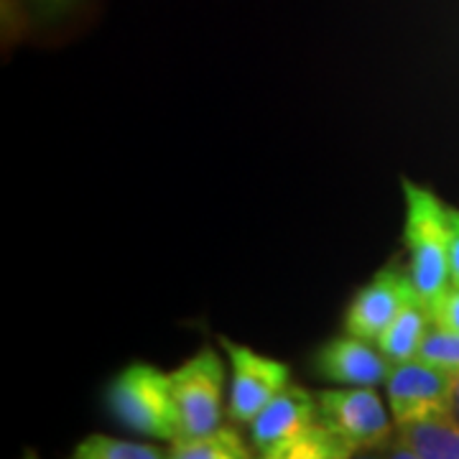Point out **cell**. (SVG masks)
<instances>
[{
  "label": "cell",
  "mask_w": 459,
  "mask_h": 459,
  "mask_svg": "<svg viewBox=\"0 0 459 459\" xmlns=\"http://www.w3.org/2000/svg\"><path fill=\"white\" fill-rule=\"evenodd\" d=\"M406 199V225H403V246L409 250V273L419 296L437 301L452 286L449 276V240L452 222L449 207L427 186L403 179Z\"/></svg>",
  "instance_id": "6da1fadb"
},
{
  "label": "cell",
  "mask_w": 459,
  "mask_h": 459,
  "mask_svg": "<svg viewBox=\"0 0 459 459\" xmlns=\"http://www.w3.org/2000/svg\"><path fill=\"white\" fill-rule=\"evenodd\" d=\"M105 406L115 421L133 434L159 442H177L181 434L179 409L171 373L148 362L126 365L105 388Z\"/></svg>",
  "instance_id": "7a4b0ae2"
},
{
  "label": "cell",
  "mask_w": 459,
  "mask_h": 459,
  "mask_svg": "<svg viewBox=\"0 0 459 459\" xmlns=\"http://www.w3.org/2000/svg\"><path fill=\"white\" fill-rule=\"evenodd\" d=\"M225 377V362L212 347H202L197 355L181 362L171 373L174 398L179 409V439H199L222 427L228 413Z\"/></svg>",
  "instance_id": "3957f363"
},
{
  "label": "cell",
  "mask_w": 459,
  "mask_h": 459,
  "mask_svg": "<svg viewBox=\"0 0 459 459\" xmlns=\"http://www.w3.org/2000/svg\"><path fill=\"white\" fill-rule=\"evenodd\" d=\"M319 421L334 431L352 452L385 449L395 439L391 409L376 388H329L316 394Z\"/></svg>",
  "instance_id": "277c9868"
},
{
  "label": "cell",
  "mask_w": 459,
  "mask_h": 459,
  "mask_svg": "<svg viewBox=\"0 0 459 459\" xmlns=\"http://www.w3.org/2000/svg\"><path fill=\"white\" fill-rule=\"evenodd\" d=\"M220 344L230 360L228 419L232 424L250 427L276 395L291 383V368L286 362L261 355L246 344L220 337Z\"/></svg>",
  "instance_id": "5b68a950"
},
{
  "label": "cell",
  "mask_w": 459,
  "mask_h": 459,
  "mask_svg": "<svg viewBox=\"0 0 459 459\" xmlns=\"http://www.w3.org/2000/svg\"><path fill=\"white\" fill-rule=\"evenodd\" d=\"M457 376L429 362L409 360L394 365L385 380V398L395 429L449 416L455 411Z\"/></svg>",
  "instance_id": "8992f818"
},
{
  "label": "cell",
  "mask_w": 459,
  "mask_h": 459,
  "mask_svg": "<svg viewBox=\"0 0 459 459\" xmlns=\"http://www.w3.org/2000/svg\"><path fill=\"white\" fill-rule=\"evenodd\" d=\"M416 294L419 291L411 281L409 268H403L401 263H391V265L380 268L347 304L342 316V332L360 337L365 342L377 344L380 334L394 322L395 314L401 312L403 304Z\"/></svg>",
  "instance_id": "52a82bcc"
},
{
  "label": "cell",
  "mask_w": 459,
  "mask_h": 459,
  "mask_svg": "<svg viewBox=\"0 0 459 459\" xmlns=\"http://www.w3.org/2000/svg\"><path fill=\"white\" fill-rule=\"evenodd\" d=\"M394 362L380 347L352 334H337L316 347L312 370L319 380L344 388H377L391 376Z\"/></svg>",
  "instance_id": "ba28073f"
},
{
  "label": "cell",
  "mask_w": 459,
  "mask_h": 459,
  "mask_svg": "<svg viewBox=\"0 0 459 459\" xmlns=\"http://www.w3.org/2000/svg\"><path fill=\"white\" fill-rule=\"evenodd\" d=\"M319 424V401L304 385L289 383L250 424V444L261 455Z\"/></svg>",
  "instance_id": "9c48e42d"
},
{
  "label": "cell",
  "mask_w": 459,
  "mask_h": 459,
  "mask_svg": "<svg viewBox=\"0 0 459 459\" xmlns=\"http://www.w3.org/2000/svg\"><path fill=\"white\" fill-rule=\"evenodd\" d=\"M429 327H431V316H429L427 301L419 294L411 296L403 309L394 316V322L380 334L377 347L394 365L416 360V352L424 342Z\"/></svg>",
  "instance_id": "30bf717a"
},
{
  "label": "cell",
  "mask_w": 459,
  "mask_h": 459,
  "mask_svg": "<svg viewBox=\"0 0 459 459\" xmlns=\"http://www.w3.org/2000/svg\"><path fill=\"white\" fill-rule=\"evenodd\" d=\"M395 437L419 459H459V421L452 413L398 427Z\"/></svg>",
  "instance_id": "8fae6325"
},
{
  "label": "cell",
  "mask_w": 459,
  "mask_h": 459,
  "mask_svg": "<svg viewBox=\"0 0 459 459\" xmlns=\"http://www.w3.org/2000/svg\"><path fill=\"white\" fill-rule=\"evenodd\" d=\"M352 455L355 452L319 421L291 439L271 446L268 452H261L258 459H350Z\"/></svg>",
  "instance_id": "7c38bea8"
},
{
  "label": "cell",
  "mask_w": 459,
  "mask_h": 459,
  "mask_svg": "<svg viewBox=\"0 0 459 459\" xmlns=\"http://www.w3.org/2000/svg\"><path fill=\"white\" fill-rule=\"evenodd\" d=\"M169 459H255L247 442L232 427H220L199 439L171 444Z\"/></svg>",
  "instance_id": "4fadbf2b"
},
{
  "label": "cell",
  "mask_w": 459,
  "mask_h": 459,
  "mask_svg": "<svg viewBox=\"0 0 459 459\" xmlns=\"http://www.w3.org/2000/svg\"><path fill=\"white\" fill-rule=\"evenodd\" d=\"M72 459H169L161 446L143 442H126L105 434H90L77 444Z\"/></svg>",
  "instance_id": "5bb4252c"
},
{
  "label": "cell",
  "mask_w": 459,
  "mask_h": 459,
  "mask_svg": "<svg viewBox=\"0 0 459 459\" xmlns=\"http://www.w3.org/2000/svg\"><path fill=\"white\" fill-rule=\"evenodd\" d=\"M416 360L442 368L446 373L459 376V334L442 327H429L424 342L416 352Z\"/></svg>",
  "instance_id": "9a60e30c"
},
{
  "label": "cell",
  "mask_w": 459,
  "mask_h": 459,
  "mask_svg": "<svg viewBox=\"0 0 459 459\" xmlns=\"http://www.w3.org/2000/svg\"><path fill=\"white\" fill-rule=\"evenodd\" d=\"M429 316L434 327L449 329L459 334V286H449L437 301L429 304Z\"/></svg>",
  "instance_id": "2e32d148"
},
{
  "label": "cell",
  "mask_w": 459,
  "mask_h": 459,
  "mask_svg": "<svg viewBox=\"0 0 459 459\" xmlns=\"http://www.w3.org/2000/svg\"><path fill=\"white\" fill-rule=\"evenodd\" d=\"M449 222H452V240H449V276L452 283L459 286V210L449 207Z\"/></svg>",
  "instance_id": "e0dca14e"
},
{
  "label": "cell",
  "mask_w": 459,
  "mask_h": 459,
  "mask_svg": "<svg viewBox=\"0 0 459 459\" xmlns=\"http://www.w3.org/2000/svg\"><path fill=\"white\" fill-rule=\"evenodd\" d=\"M383 457L385 459H419L416 455H413V452H411L409 446H406V444L398 439V437H395L394 442L383 449Z\"/></svg>",
  "instance_id": "ac0fdd59"
},
{
  "label": "cell",
  "mask_w": 459,
  "mask_h": 459,
  "mask_svg": "<svg viewBox=\"0 0 459 459\" xmlns=\"http://www.w3.org/2000/svg\"><path fill=\"white\" fill-rule=\"evenodd\" d=\"M350 459H385V457H383V449H376V452H355Z\"/></svg>",
  "instance_id": "d6986e66"
},
{
  "label": "cell",
  "mask_w": 459,
  "mask_h": 459,
  "mask_svg": "<svg viewBox=\"0 0 459 459\" xmlns=\"http://www.w3.org/2000/svg\"><path fill=\"white\" fill-rule=\"evenodd\" d=\"M452 416L459 421V376H457V383H455V411H452Z\"/></svg>",
  "instance_id": "ffe728a7"
},
{
  "label": "cell",
  "mask_w": 459,
  "mask_h": 459,
  "mask_svg": "<svg viewBox=\"0 0 459 459\" xmlns=\"http://www.w3.org/2000/svg\"><path fill=\"white\" fill-rule=\"evenodd\" d=\"M23 459H39V455H36L33 449H26V452H23Z\"/></svg>",
  "instance_id": "44dd1931"
}]
</instances>
